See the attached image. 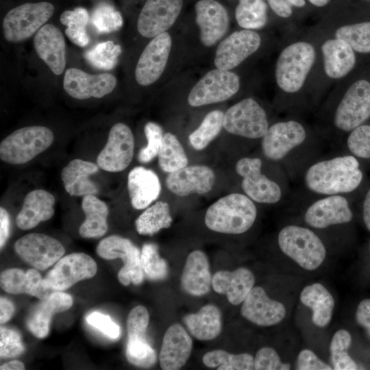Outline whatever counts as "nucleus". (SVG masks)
Segmentation results:
<instances>
[{"mask_svg":"<svg viewBox=\"0 0 370 370\" xmlns=\"http://www.w3.org/2000/svg\"><path fill=\"white\" fill-rule=\"evenodd\" d=\"M363 173L353 155L322 160L306 171L304 182L311 192L320 195H343L353 192L360 185Z\"/></svg>","mask_w":370,"mask_h":370,"instance_id":"obj_1","label":"nucleus"},{"mask_svg":"<svg viewBox=\"0 0 370 370\" xmlns=\"http://www.w3.org/2000/svg\"><path fill=\"white\" fill-rule=\"evenodd\" d=\"M257 217L253 200L245 194L232 193L212 204L205 215V224L216 232L241 234L249 230Z\"/></svg>","mask_w":370,"mask_h":370,"instance_id":"obj_2","label":"nucleus"},{"mask_svg":"<svg viewBox=\"0 0 370 370\" xmlns=\"http://www.w3.org/2000/svg\"><path fill=\"white\" fill-rule=\"evenodd\" d=\"M281 251L308 271L318 269L326 257L325 247L312 230L296 225L284 226L278 236Z\"/></svg>","mask_w":370,"mask_h":370,"instance_id":"obj_3","label":"nucleus"},{"mask_svg":"<svg viewBox=\"0 0 370 370\" xmlns=\"http://www.w3.org/2000/svg\"><path fill=\"white\" fill-rule=\"evenodd\" d=\"M52 131L34 125L18 129L0 144V158L12 164L26 163L48 149L53 141Z\"/></svg>","mask_w":370,"mask_h":370,"instance_id":"obj_4","label":"nucleus"},{"mask_svg":"<svg viewBox=\"0 0 370 370\" xmlns=\"http://www.w3.org/2000/svg\"><path fill=\"white\" fill-rule=\"evenodd\" d=\"M314 59V49L308 42H297L284 49L275 66L278 86L286 92H297L302 87Z\"/></svg>","mask_w":370,"mask_h":370,"instance_id":"obj_5","label":"nucleus"},{"mask_svg":"<svg viewBox=\"0 0 370 370\" xmlns=\"http://www.w3.org/2000/svg\"><path fill=\"white\" fill-rule=\"evenodd\" d=\"M54 12L49 2L25 3L11 9L5 16L3 33L10 42L25 40L37 32Z\"/></svg>","mask_w":370,"mask_h":370,"instance_id":"obj_6","label":"nucleus"},{"mask_svg":"<svg viewBox=\"0 0 370 370\" xmlns=\"http://www.w3.org/2000/svg\"><path fill=\"white\" fill-rule=\"evenodd\" d=\"M223 126L232 134L256 139L264 136L269 123L264 110L254 99L247 98L226 110Z\"/></svg>","mask_w":370,"mask_h":370,"instance_id":"obj_7","label":"nucleus"},{"mask_svg":"<svg viewBox=\"0 0 370 370\" xmlns=\"http://www.w3.org/2000/svg\"><path fill=\"white\" fill-rule=\"evenodd\" d=\"M262 166L259 158L244 157L237 161L235 169L243 178V192L257 203H278L282 197V190L278 183L262 173Z\"/></svg>","mask_w":370,"mask_h":370,"instance_id":"obj_8","label":"nucleus"},{"mask_svg":"<svg viewBox=\"0 0 370 370\" xmlns=\"http://www.w3.org/2000/svg\"><path fill=\"white\" fill-rule=\"evenodd\" d=\"M97 254L106 260L121 258L124 265L118 273V280L124 286L131 282L141 284L144 272L140 264V252L131 241L116 235L102 239L96 249Z\"/></svg>","mask_w":370,"mask_h":370,"instance_id":"obj_9","label":"nucleus"},{"mask_svg":"<svg viewBox=\"0 0 370 370\" xmlns=\"http://www.w3.org/2000/svg\"><path fill=\"white\" fill-rule=\"evenodd\" d=\"M240 88L238 76L230 71L216 69L208 71L192 88L188 102L193 107L224 101Z\"/></svg>","mask_w":370,"mask_h":370,"instance_id":"obj_10","label":"nucleus"},{"mask_svg":"<svg viewBox=\"0 0 370 370\" xmlns=\"http://www.w3.org/2000/svg\"><path fill=\"white\" fill-rule=\"evenodd\" d=\"M370 116V83L360 79L353 83L338 103L334 116L336 128L351 132Z\"/></svg>","mask_w":370,"mask_h":370,"instance_id":"obj_11","label":"nucleus"},{"mask_svg":"<svg viewBox=\"0 0 370 370\" xmlns=\"http://www.w3.org/2000/svg\"><path fill=\"white\" fill-rule=\"evenodd\" d=\"M306 137V131L300 123L292 120L278 122L269 127L262 138V151L268 160L279 162L300 147Z\"/></svg>","mask_w":370,"mask_h":370,"instance_id":"obj_12","label":"nucleus"},{"mask_svg":"<svg viewBox=\"0 0 370 370\" xmlns=\"http://www.w3.org/2000/svg\"><path fill=\"white\" fill-rule=\"evenodd\" d=\"M97 270L92 257L84 253H73L62 257L44 280L53 291H63L81 280L92 278Z\"/></svg>","mask_w":370,"mask_h":370,"instance_id":"obj_13","label":"nucleus"},{"mask_svg":"<svg viewBox=\"0 0 370 370\" xmlns=\"http://www.w3.org/2000/svg\"><path fill=\"white\" fill-rule=\"evenodd\" d=\"M14 250L25 262L38 270H45L64 254L63 245L56 238L38 234H27L14 244Z\"/></svg>","mask_w":370,"mask_h":370,"instance_id":"obj_14","label":"nucleus"},{"mask_svg":"<svg viewBox=\"0 0 370 370\" xmlns=\"http://www.w3.org/2000/svg\"><path fill=\"white\" fill-rule=\"evenodd\" d=\"M134 149V140L130 128L124 123H116L111 127L107 143L97 156V165L106 171L120 172L132 162Z\"/></svg>","mask_w":370,"mask_h":370,"instance_id":"obj_15","label":"nucleus"},{"mask_svg":"<svg viewBox=\"0 0 370 370\" xmlns=\"http://www.w3.org/2000/svg\"><path fill=\"white\" fill-rule=\"evenodd\" d=\"M182 5L183 0H147L138 18L139 34L154 38L166 32L175 22Z\"/></svg>","mask_w":370,"mask_h":370,"instance_id":"obj_16","label":"nucleus"},{"mask_svg":"<svg viewBox=\"0 0 370 370\" xmlns=\"http://www.w3.org/2000/svg\"><path fill=\"white\" fill-rule=\"evenodd\" d=\"M304 221L314 229L350 222L353 212L348 200L343 195H327L311 204L304 213Z\"/></svg>","mask_w":370,"mask_h":370,"instance_id":"obj_17","label":"nucleus"},{"mask_svg":"<svg viewBox=\"0 0 370 370\" xmlns=\"http://www.w3.org/2000/svg\"><path fill=\"white\" fill-rule=\"evenodd\" d=\"M171 38L164 32L147 44L142 52L135 70V77L140 86H149L164 72L171 48Z\"/></svg>","mask_w":370,"mask_h":370,"instance_id":"obj_18","label":"nucleus"},{"mask_svg":"<svg viewBox=\"0 0 370 370\" xmlns=\"http://www.w3.org/2000/svg\"><path fill=\"white\" fill-rule=\"evenodd\" d=\"M259 34L250 29L236 31L219 45L214 58L217 69L230 71L239 65L259 48Z\"/></svg>","mask_w":370,"mask_h":370,"instance_id":"obj_19","label":"nucleus"},{"mask_svg":"<svg viewBox=\"0 0 370 370\" xmlns=\"http://www.w3.org/2000/svg\"><path fill=\"white\" fill-rule=\"evenodd\" d=\"M116 77L110 73L91 75L76 68L68 69L64 74L65 91L77 99L101 98L110 93L116 85Z\"/></svg>","mask_w":370,"mask_h":370,"instance_id":"obj_20","label":"nucleus"},{"mask_svg":"<svg viewBox=\"0 0 370 370\" xmlns=\"http://www.w3.org/2000/svg\"><path fill=\"white\" fill-rule=\"evenodd\" d=\"M284 305L271 299L261 286H254L242 302L241 316L249 322L263 327L280 323L286 316Z\"/></svg>","mask_w":370,"mask_h":370,"instance_id":"obj_21","label":"nucleus"},{"mask_svg":"<svg viewBox=\"0 0 370 370\" xmlns=\"http://www.w3.org/2000/svg\"><path fill=\"white\" fill-rule=\"evenodd\" d=\"M214 181L215 175L212 169L205 165H192L169 173L165 184L172 193L185 197L209 192Z\"/></svg>","mask_w":370,"mask_h":370,"instance_id":"obj_22","label":"nucleus"},{"mask_svg":"<svg viewBox=\"0 0 370 370\" xmlns=\"http://www.w3.org/2000/svg\"><path fill=\"white\" fill-rule=\"evenodd\" d=\"M200 40L206 47L214 45L227 32L229 16L225 8L214 0H200L195 5Z\"/></svg>","mask_w":370,"mask_h":370,"instance_id":"obj_23","label":"nucleus"},{"mask_svg":"<svg viewBox=\"0 0 370 370\" xmlns=\"http://www.w3.org/2000/svg\"><path fill=\"white\" fill-rule=\"evenodd\" d=\"M34 47L38 57L57 75L66 66V45L61 31L55 25L46 24L34 38Z\"/></svg>","mask_w":370,"mask_h":370,"instance_id":"obj_24","label":"nucleus"},{"mask_svg":"<svg viewBox=\"0 0 370 370\" xmlns=\"http://www.w3.org/2000/svg\"><path fill=\"white\" fill-rule=\"evenodd\" d=\"M193 341L179 323L170 325L164 333L159 354L160 365L164 370L181 369L188 360Z\"/></svg>","mask_w":370,"mask_h":370,"instance_id":"obj_25","label":"nucleus"},{"mask_svg":"<svg viewBox=\"0 0 370 370\" xmlns=\"http://www.w3.org/2000/svg\"><path fill=\"white\" fill-rule=\"evenodd\" d=\"M73 305L71 296L63 291H56L40 299L30 310L26 324L29 330L37 338L48 335L51 317L69 310Z\"/></svg>","mask_w":370,"mask_h":370,"instance_id":"obj_26","label":"nucleus"},{"mask_svg":"<svg viewBox=\"0 0 370 370\" xmlns=\"http://www.w3.org/2000/svg\"><path fill=\"white\" fill-rule=\"evenodd\" d=\"M1 288L10 294H27L44 299L53 291L45 283L36 269L26 272L20 269H8L0 275Z\"/></svg>","mask_w":370,"mask_h":370,"instance_id":"obj_27","label":"nucleus"},{"mask_svg":"<svg viewBox=\"0 0 370 370\" xmlns=\"http://www.w3.org/2000/svg\"><path fill=\"white\" fill-rule=\"evenodd\" d=\"M255 284L254 273L247 268L240 267L232 271L222 270L212 278L213 290L225 295L232 305L241 304Z\"/></svg>","mask_w":370,"mask_h":370,"instance_id":"obj_28","label":"nucleus"},{"mask_svg":"<svg viewBox=\"0 0 370 370\" xmlns=\"http://www.w3.org/2000/svg\"><path fill=\"white\" fill-rule=\"evenodd\" d=\"M54 204L55 198L49 192L42 189L29 192L16 216V225L21 230H27L50 219L54 214Z\"/></svg>","mask_w":370,"mask_h":370,"instance_id":"obj_29","label":"nucleus"},{"mask_svg":"<svg viewBox=\"0 0 370 370\" xmlns=\"http://www.w3.org/2000/svg\"><path fill=\"white\" fill-rule=\"evenodd\" d=\"M127 189L133 208L142 210L158 198L161 184L153 171L143 166H136L128 174Z\"/></svg>","mask_w":370,"mask_h":370,"instance_id":"obj_30","label":"nucleus"},{"mask_svg":"<svg viewBox=\"0 0 370 370\" xmlns=\"http://www.w3.org/2000/svg\"><path fill=\"white\" fill-rule=\"evenodd\" d=\"M212 285V276L207 256L200 250L188 256L181 276V286L188 294L202 296Z\"/></svg>","mask_w":370,"mask_h":370,"instance_id":"obj_31","label":"nucleus"},{"mask_svg":"<svg viewBox=\"0 0 370 370\" xmlns=\"http://www.w3.org/2000/svg\"><path fill=\"white\" fill-rule=\"evenodd\" d=\"M96 164L74 159L70 161L62 170L61 179L65 190L72 196L95 195L99 193L98 186L89 177L99 171Z\"/></svg>","mask_w":370,"mask_h":370,"instance_id":"obj_32","label":"nucleus"},{"mask_svg":"<svg viewBox=\"0 0 370 370\" xmlns=\"http://www.w3.org/2000/svg\"><path fill=\"white\" fill-rule=\"evenodd\" d=\"M321 51L325 72L331 78L345 76L355 65L354 49L343 40L336 38L328 40L323 44Z\"/></svg>","mask_w":370,"mask_h":370,"instance_id":"obj_33","label":"nucleus"},{"mask_svg":"<svg viewBox=\"0 0 370 370\" xmlns=\"http://www.w3.org/2000/svg\"><path fill=\"white\" fill-rule=\"evenodd\" d=\"M299 299L312 310V321L315 325L324 328L330 323L335 304L332 295L323 284L314 283L305 286Z\"/></svg>","mask_w":370,"mask_h":370,"instance_id":"obj_34","label":"nucleus"},{"mask_svg":"<svg viewBox=\"0 0 370 370\" xmlns=\"http://www.w3.org/2000/svg\"><path fill=\"white\" fill-rule=\"evenodd\" d=\"M183 321L190 333L199 341L213 340L222 330L221 313L212 304L204 306L196 313L186 314Z\"/></svg>","mask_w":370,"mask_h":370,"instance_id":"obj_35","label":"nucleus"},{"mask_svg":"<svg viewBox=\"0 0 370 370\" xmlns=\"http://www.w3.org/2000/svg\"><path fill=\"white\" fill-rule=\"evenodd\" d=\"M82 208L85 220L79 227V235L85 238L103 236L108 228V208L106 204L95 195H86L82 199Z\"/></svg>","mask_w":370,"mask_h":370,"instance_id":"obj_36","label":"nucleus"},{"mask_svg":"<svg viewBox=\"0 0 370 370\" xmlns=\"http://www.w3.org/2000/svg\"><path fill=\"white\" fill-rule=\"evenodd\" d=\"M173 221L169 204L162 201H156L136 219L135 227L141 235H153L164 228H169Z\"/></svg>","mask_w":370,"mask_h":370,"instance_id":"obj_37","label":"nucleus"},{"mask_svg":"<svg viewBox=\"0 0 370 370\" xmlns=\"http://www.w3.org/2000/svg\"><path fill=\"white\" fill-rule=\"evenodd\" d=\"M158 158L160 169L169 173L186 166L188 162L182 144L169 132L164 134Z\"/></svg>","mask_w":370,"mask_h":370,"instance_id":"obj_38","label":"nucleus"},{"mask_svg":"<svg viewBox=\"0 0 370 370\" xmlns=\"http://www.w3.org/2000/svg\"><path fill=\"white\" fill-rule=\"evenodd\" d=\"M202 361L210 368L218 370L254 369V357L247 353L232 354L225 350L215 349L206 353Z\"/></svg>","mask_w":370,"mask_h":370,"instance_id":"obj_39","label":"nucleus"},{"mask_svg":"<svg viewBox=\"0 0 370 370\" xmlns=\"http://www.w3.org/2000/svg\"><path fill=\"white\" fill-rule=\"evenodd\" d=\"M238 25L245 29L264 27L267 21V6L264 0H239L235 11Z\"/></svg>","mask_w":370,"mask_h":370,"instance_id":"obj_40","label":"nucleus"},{"mask_svg":"<svg viewBox=\"0 0 370 370\" xmlns=\"http://www.w3.org/2000/svg\"><path fill=\"white\" fill-rule=\"evenodd\" d=\"M224 113L213 110L208 113L200 125L188 136L191 146L196 150L205 149L219 134L223 123Z\"/></svg>","mask_w":370,"mask_h":370,"instance_id":"obj_41","label":"nucleus"},{"mask_svg":"<svg viewBox=\"0 0 370 370\" xmlns=\"http://www.w3.org/2000/svg\"><path fill=\"white\" fill-rule=\"evenodd\" d=\"M89 15L87 10L78 7L73 10H66L62 13L60 21L66 26L65 34L75 45L84 47L89 42V37L86 31Z\"/></svg>","mask_w":370,"mask_h":370,"instance_id":"obj_42","label":"nucleus"},{"mask_svg":"<svg viewBox=\"0 0 370 370\" xmlns=\"http://www.w3.org/2000/svg\"><path fill=\"white\" fill-rule=\"evenodd\" d=\"M352 336L345 330H339L333 335L330 344L332 367L335 370H355L357 365L348 354Z\"/></svg>","mask_w":370,"mask_h":370,"instance_id":"obj_43","label":"nucleus"},{"mask_svg":"<svg viewBox=\"0 0 370 370\" xmlns=\"http://www.w3.org/2000/svg\"><path fill=\"white\" fill-rule=\"evenodd\" d=\"M121 53L120 45L108 40L98 43L84 55L86 61L93 67L101 70L113 69Z\"/></svg>","mask_w":370,"mask_h":370,"instance_id":"obj_44","label":"nucleus"},{"mask_svg":"<svg viewBox=\"0 0 370 370\" xmlns=\"http://www.w3.org/2000/svg\"><path fill=\"white\" fill-rule=\"evenodd\" d=\"M335 36L347 42L354 51L370 52V22L342 26L336 31Z\"/></svg>","mask_w":370,"mask_h":370,"instance_id":"obj_45","label":"nucleus"},{"mask_svg":"<svg viewBox=\"0 0 370 370\" xmlns=\"http://www.w3.org/2000/svg\"><path fill=\"white\" fill-rule=\"evenodd\" d=\"M140 264L144 274L151 280H162L167 276V263L160 256L158 246L153 243H146L143 246Z\"/></svg>","mask_w":370,"mask_h":370,"instance_id":"obj_46","label":"nucleus"},{"mask_svg":"<svg viewBox=\"0 0 370 370\" xmlns=\"http://www.w3.org/2000/svg\"><path fill=\"white\" fill-rule=\"evenodd\" d=\"M90 21L99 34H108L119 30L123 25L121 13L109 3H101L92 10Z\"/></svg>","mask_w":370,"mask_h":370,"instance_id":"obj_47","label":"nucleus"},{"mask_svg":"<svg viewBox=\"0 0 370 370\" xmlns=\"http://www.w3.org/2000/svg\"><path fill=\"white\" fill-rule=\"evenodd\" d=\"M128 362L138 367L148 368L156 362V354L147 339L128 338L126 347Z\"/></svg>","mask_w":370,"mask_h":370,"instance_id":"obj_48","label":"nucleus"},{"mask_svg":"<svg viewBox=\"0 0 370 370\" xmlns=\"http://www.w3.org/2000/svg\"><path fill=\"white\" fill-rule=\"evenodd\" d=\"M144 132L147 145L139 151L138 160L145 164L151 162L158 156L164 135L161 127L153 122L147 123L145 125Z\"/></svg>","mask_w":370,"mask_h":370,"instance_id":"obj_49","label":"nucleus"},{"mask_svg":"<svg viewBox=\"0 0 370 370\" xmlns=\"http://www.w3.org/2000/svg\"><path fill=\"white\" fill-rule=\"evenodd\" d=\"M347 146L355 157L370 159V125H361L351 131Z\"/></svg>","mask_w":370,"mask_h":370,"instance_id":"obj_50","label":"nucleus"},{"mask_svg":"<svg viewBox=\"0 0 370 370\" xmlns=\"http://www.w3.org/2000/svg\"><path fill=\"white\" fill-rule=\"evenodd\" d=\"M149 314L143 306H137L130 312L127 319L128 338H146Z\"/></svg>","mask_w":370,"mask_h":370,"instance_id":"obj_51","label":"nucleus"},{"mask_svg":"<svg viewBox=\"0 0 370 370\" xmlns=\"http://www.w3.org/2000/svg\"><path fill=\"white\" fill-rule=\"evenodd\" d=\"M25 347L20 334L14 330L1 327L0 356L2 358H13L21 355Z\"/></svg>","mask_w":370,"mask_h":370,"instance_id":"obj_52","label":"nucleus"},{"mask_svg":"<svg viewBox=\"0 0 370 370\" xmlns=\"http://www.w3.org/2000/svg\"><path fill=\"white\" fill-rule=\"evenodd\" d=\"M291 365L283 362L278 352L269 347L260 349L254 357V369L288 370Z\"/></svg>","mask_w":370,"mask_h":370,"instance_id":"obj_53","label":"nucleus"},{"mask_svg":"<svg viewBox=\"0 0 370 370\" xmlns=\"http://www.w3.org/2000/svg\"><path fill=\"white\" fill-rule=\"evenodd\" d=\"M86 322L112 339L120 335V328L108 315L99 312H92L86 317Z\"/></svg>","mask_w":370,"mask_h":370,"instance_id":"obj_54","label":"nucleus"},{"mask_svg":"<svg viewBox=\"0 0 370 370\" xmlns=\"http://www.w3.org/2000/svg\"><path fill=\"white\" fill-rule=\"evenodd\" d=\"M296 369L299 370H332V366L321 360L312 350L304 349L299 352Z\"/></svg>","mask_w":370,"mask_h":370,"instance_id":"obj_55","label":"nucleus"},{"mask_svg":"<svg viewBox=\"0 0 370 370\" xmlns=\"http://www.w3.org/2000/svg\"><path fill=\"white\" fill-rule=\"evenodd\" d=\"M356 321L364 328L370 337V299L360 302L356 311Z\"/></svg>","mask_w":370,"mask_h":370,"instance_id":"obj_56","label":"nucleus"},{"mask_svg":"<svg viewBox=\"0 0 370 370\" xmlns=\"http://www.w3.org/2000/svg\"><path fill=\"white\" fill-rule=\"evenodd\" d=\"M10 216L3 207L0 208V247L5 245L10 234Z\"/></svg>","mask_w":370,"mask_h":370,"instance_id":"obj_57","label":"nucleus"},{"mask_svg":"<svg viewBox=\"0 0 370 370\" xmlns=\"http://www.w3.org/2000/svg\"><path fill=\"white\" fill-rule=\"evenodd\" d=\"M269 6L278 16L287 18L292 14L291 4L287 0H267Z\"/></svg>","mask_w":370,"mask_h":370,"instance_id":"obj_58","label":"nucleus"},{"mask_svg":"<svg viewBox=\"0 0 370 370\" xmlns=\"http://www.w3.org/2000/svg\"><path fill=\"white\" fill-rule=\"evenodd\" d=\"M14 304L5 297L0 298V323L3 324L10 319L14 312Z\"/></svg>","mask_w":370,"mask_h":370,"instance_id":"obj_59","label":"nucleus"},{"mask_svg":"<svg viewBox=\"0 0 370 370\" xmlns=\"http://www.w3.org/2000/svg\"><path fill=\"white\" fill-rule=\"evenodd\" d=\"M362 217L366 227L370 232V188L367 191L364 197Z\"/></svg>","mask_w":370,"mask_h":370,"instance_id":"obj_60","label":"nucleus"},{"mask_svg":"<svg viewBox=\"0 0 370 370\" xmlns=\"http://www.w3.org/2000/svg\"><path fill=\"white\" fill-rule=\"evenodd\" d=\"M1 370H23L25 365L19 360H12L2 365L0 367Z\"/></svg>","mask_w":370,"mask_h":370,"instance_id":"obj_61","label":"nucleus"},{"mask_svg":"<svg viewBox=\"0 0 370 370\" xmlns=\"http://www.w3.org/2000/svg\"><path fill=\"white\" fill-rule=\"evenodd\" d=\"M312 4L318 6L323 7L330 0H308Z\"/></svg>","mask_w":370,"mask_h":370,"instance_id":"obj_62","label":"nucleus"},{"mask_svg":"<svg viewBox=\"0 0 370 370\" xmlns=\"http://www.w3.org/2000/svg\"><path fill=\"white\" fill-rule=\"evenodd\" d=\"M291 5L296 6V7H303L306 1L305 0H287Z\"/></svg>","mask_w":370,"mask_h":370,"instance_id":"obj_63","label":"nucleus"},{"mask_svg":"<svg viewBox=\"0 0 370 370\" xmlns=\"http://www.w3.org/2000/svg\"><path fill=\"white\" fill-rule=\"evenodd\" d=\"M369 249H370V245H369Z\"/></svg>","mask_w":370,"mask_h":370,"instance_id":"obj_64","label":"nucleus"}]
</instances>
